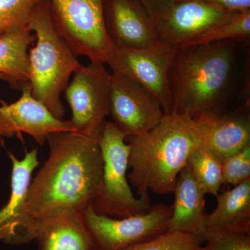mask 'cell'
Instances as JSON below:
<instances>
[{
    "label": "cell",
    "instance_id": "obj_4",
    "mask_svg": "<svg viewBox=\"0 0 250 250\" xmlns=\"http://www.w3.org/2000/svg\"><path fill=\"white\" fill-rule=\"evenodd\" d=\"M28 27L35 32L37 40L29 54L31 93L54 117L62 120L65 108L61 95L72 74L83 65L54 28L48 0H42L34 7Z\"/></svg>",
    "mask_w": 250,
    "mask_h": 250
},
{
    "label": "cell",
    "instance_id": "obj_20",
    "mask_svg": "<svg viewBox=\"0 0 250 250\" xmlns=\"http://www.w3.org/2000/svg\"><path fill=\"white\" fill-rule=\"evenodd\" d=\"M186 166L206 193L218 195L223 186V159L199 145L188 156Z\"/></svg>",
    "mask_w": 250,
    "mask_h": 250
},
{
    "label": "cell",
    "instance_id": "obj_2",
    "mask_svg": "<svg viewBox=\"0 0 250 250\" xmlns=\"http://www.w3.org/2000/svg\"><path fill=\"white\" fill-rule=\"evenodd\" d=\"M237 41L176 51L169 70L171 114L197 118L221 112L231 86Z\"/></svg>",
    "mask_w": 250,
    "mask_h": 250
},
{
    "label": "cell",
    "instance_id": "obj_6",
    "mask_svg": "<svg viewBox=\"0 0 250 250\" xmlns=\"http://www.w3.org/2000/svg\"><path fill=\"white\" fill-rule=\"evenodd\" d=\"M52 22L76 56L106 64L114 47L105 27L104 0H48Z\"/></svg>",
    "mask_w": 250,
    "mask_h": 250
},
{
    "label": "cell",
    "instance_id": "obj_28",
    "mask_svg": "<svg viewBox=\"0 0 250 250\" xmlns=\"http://www.w3.org/2000/svg\"><path fill=\"white\" fill-rule=\"evenodd\" d=\"M4 32V30H3L2 29H1V28H0V34H1V33H3Z\"/></svg>",
    "mask_w": 250,
    "mask_h": 250
},
{
    "label": "cell",
    "instance_id": "obj_21",
    "mask_svg": "<svg viewBox=\"0 0 250 250\" xmlns=\"http://www.w3.org/2000/svg\"><path fill=\"white\" fill-rule=\"evenodd\" d=\"M202 238L205 245L196 250H250V224L206 228Z\"/></svg>",
    "mask_w": 250,
    "mask_h": 250
},
{
    "label": "cell",
    "instance_id": "obj_15",
    "mask_svg": "<svg viewBox=\"0 0 250 250\" xmlns=\"http://www.w3.org/2000/svg\"><path fill=\"white\" fill-rule=\"evenodd\" d=\"M192 120L200 146L223 160L250 146V118L248 112L207 113Z\"/></svg>",
    "mask_w": 250,
    "mask_h": 250
},
{
    "label": "cell",
    "instance_id": "obj_11",
    "mask_svg": "<svg viewBox=\"0 0 250 250\" xmlns=\"http://www.w3.org/2000/svg\"><path fill=\"white\" fill-rule=\"evenodd\" d=\"M111 74L99 62H90L74 73L65 90L72 111L70 123L80 131L101 129L109 115Z\"/></svg>",
    "mask_w": 250,
    "mask_h": 250
},
{
    "label": "cell",
    "instance_id": "obj_13",
    "mask_svg": "<svg viewBox=\"0 0 250 250\" xmlns=\"http://www.w3.org/2000/svg\"><path fill=\"white\" fill-rule=\"evenodd\" d=\"M104 18L116 47L143 49L160 42L152 14L140 0H104Z\"/></svg>",
    "mask_w": 250,
    "mask_h": 250
},
{
    "label": "cell",
    "instance_id": "obj_10",
    "mask_svg": "<svg viewBox=\"0 0 250 250\" xmlns=\"http://www.w3.org/2000/svg\"><path fill=\"white\" fill-rule=\"evenodd\" d=\"M109 115L126 141L155 127L164 116L159 100L136 81L111 74Z\"/></svg>",
    "mask_w": 250,
    "mask_h": 250
},
{
    "label": "cell",
    "instance_id": "obj_19",
    "mask_svg": "<svg viewBox=\"0 0 250 250\" xmlns=\"http://www.w3.org/2000/svg\"><path fill=\"white\" fill-rule=\"evenodd\" d=\"M216 197V208L206 215V228L250 224V179Z\"/></svg>",
    "mask_w": 250,
    "mask_h": 250
},
{
    "label": "cell",
    "instance_id": "obj_18",
    "mask_svg": "<svg viewBox=\"0 0 250 250\" xmlns=\"http://www.w3.org/2000/svg\"><path fill=\"white\" fill-rule=\"evenodd\" d=\"M31 32L27 27L0 34V76L14 89L30 84L27 50L36 40Z\"/></svg>",
    "mask_w": 250,
    "mask_h": 250
},
{
    "label": "cell",
    "instance_id": "obj_1",
    "mask_svg": "<svg viewBox=\"0 0 250 250\" xmlns=\"http://www.w3.org/2000/svg\"><path fill=\"white\" fill-rule=\"evenodd\" d=\"M103 128L58 131L47 136L49 157L31 182L26 201L33 218L59 208L82 212L91 205L103 179L99 146Z\"/></svg>",
    "mask_w": 250,
    "mask_h": 250
},
{
    "label": "cell",
    "instance_id": "obj_9",
    "mask_svg": "<svg viewBox=\"0 0 250 250\" xmlns=\"http://www.w3.org/2000/svg\"><path fill=\"white\" fill-rule=\"evenodd\" d=\"M177 49L161 42L143 49L114 46L106 64L113 73L129 77L149 90L159 100L164 115H169V70Z\"/></svg>",
    "mask_w": 250,
    "mask_h": 250
},
{
    "label": "cell",
    "instance_id": "obj_5",
    "mask_svg": "<svg viewBox=\"0 0 250 250\" xmlns=\"http://www.w3.org/2000/svg\"><path fill=\"white\" fill-rule=\"evenodd\" d=\"M99 146L104 167L100 190L92 202L99 215L123 218L145 213L152 207L149 194L135 197L126 177L130 146L113 122L105 121Z\"/></svg>",
    "mask_w": 250,
    "mask_h": 250
},
{
    "label": "cell",
    "instance_id": "obj_14",
    "mask_svg": "<svg viewBox=\"0 0 250 250\" xmlns=\"http://www.w3.org/2000/svg\"><path fill=\"white\" fill-rule=\"evenodd\" d=\"M22 95L16 103L0 101V138H12L25 133L41 146L49 134L58 131H77L70 121L54 117L31 93V84L22 88Z\"/></svg>",
    "mask_w": 250,
    "mask_h": 250
},
{
    "label": "cell",
    "instance_id": "obj_16",
    "mask_svg": "<svg viewBox=\"0 0 250 250\" xmlns=\"http://www.w3.org/2000/svg\"><path fill=\"white\" fill-rule=\"evenodd\" d=\"M39 250H94L82 212L59 208L34 218Z\"/></svg>",
    "mask_w": 250,
    "mask_h": 250
},
{
    "label": "cell",
    "instance_id": "obj_27",
    "mask_svg": "<svg viewBox=\"0 0 250 250\" xmlns=\"http://www.w3.org/2000/svg\"><path fill=\"white\" fill-rule=\"evenodd\" d=\"M140 1H142L143 4L147 6L149 11H151V10H152L154 6L159 4V3L162 2L163 1H165V0H140Z\"/></svg>",
    "mask_w": 250,
    "mask_h": 250
},
{
    "label": "cell",
    "instance_id": "obj_17",
    "mask_svg": "<svg viewBox=\"0 0 250 250\" xmlns=\"http://www.w3.org/2000/svg\"><path fill=\"white\" fill-rule=\"evenodd\" d=\"M172 193L174 202L167 231H181L202 238L206 229L207 193L187 166L179 174Z\"/></svg>",
    "mask_w": 250,
    "mask_h": 250
},
{
    "label": "cell",
    "instance_id": "obj_22",
    "mask_svg": "<svg viewBox=\"0 0 250 250\" xmlns=\"http://www.w3.org/2000/svg\"><path fill=\"white\" fill-rule=\"evenodd\" d=\"M250 39V9L236 13L229 21L206 31L188 46L204 45L225 41L247 42Z\"/></svg>",
    "mask_w": 250,
    "mask_h": 250
},
{
    "label": "cell",
    "instance_id": "obj_3",
    "mask_svg": "<svg viewBox=\"0 0 250 250\" xmlns=\"http://www.w3.org/2000/svg\"><path fill=\"white\" fill-rule=\"evenodd\" d=\"M126 143L131 168L128 181L139 195L149 190L159 195L172 192L188 156L200 145L193 120L177 114L164 115L155 127Z\"/></svg>",
    "mask_w": 250,
    "mask_h": 250
},
{
    "label": "cell",
    "instance_id": "obj_7",
    "mask_svg": "<svg viewBox=\"0 0 250 250\" xmlns=\"http://www.w3.org/2000/svg\"><path fill=\"white\" fill-rule=\"evenodd\" d=\"M82 214L94 250H124L167 232L172 207L155 204L146 213L115 218L98 214L90 205Z\"/></svg>",
    "mask_w": 250,
    "mask_h": 250
},
{
    "label": "cell",
    "instance_id": "obj_12",
    "mask_svg": "<svg viewBox=\"0 0 250 250\" xmlns=\"http://www.w3.org/2000/svg\"><path fill=\"white\" fill-rule=\"evenodd\" d=\"M8 154L12 163L11 190L9 201L0 210V241L10 245L24 244L35 238L34 219L27 212L26 201L31 175L40 164L38 149L26 152L21 160L12 152Z\"/></svg>",
    "mask_w": 250,
    "mask_h": 250
},
{
    "label": "cell",
    "instance_id": "obj_24",
    "mask_svg": "<svg viewBox=\"0 0 250 250\" xmlns=\"http://www.w3.org/2000/svg\"><path fill=\"white\" fill-rule=\"evenodd\" d=\"M42 0H0V28L11 31L28 27L34 7Z\"/></svg>",
    "mask_w": 250,
    "mask_h": 250
},
{
    "label": "cell",
    "instance_id": "obj_26",
    "mask_svg": "<svg viewBox=\"0 0 250 250\" xmlns=\"http://www.w3.org/2000/svg\"><path fill=\"white\" fill-rule=\"evenodd\" d=\"M222 9L238 13L250 9V0H202Z\"/></svg>",
    "mask_w": 250,
    "mask_h": 250
},
{
    "label": "cell",
    "instance_id": "obj_8",
    "mask_svg": "<svg viewBox=\"0 0 250 250\" xmlns=\"http://www.w3.org/2000/svg\"><path fill=\"white\" fill-rule=\"evenodd\" d=\"M150 12L159 42L175 49L190 45L236 14L202 0H165Z\"/></svg>",
    "mask_w": 250,
    "mask_h": 250
},
{
    "label": "cell",
    "instance_id": "obj_25",
    "mask_svg": "<svg viewBox=\"0 0 250 250\" xmlns=\"http://www.w3.org/2000/svg\"><path fill=\"white\" fill-rule=\"evenodd\" d=\"M250 179V146L223 160V186L239 185Z\"/></svg>",
    "mask_w": 250,
    "mask_h": 250
},
{
    "label": "cell",
    "instance_id": "obj_23",
    "mask_svg": "<svg viewBox=\"0 0 250 250\" xmlns=\"http://www.w3.org/2000/svg\"><path fill=\"white\" fill-rule=\"evenodd\" d=\"M203 242L200 237L189 233L167 231L124 250H196Z\"/></svg>",
    "mask_w": 250,
    "mask_h": 250
}]
</instances>
